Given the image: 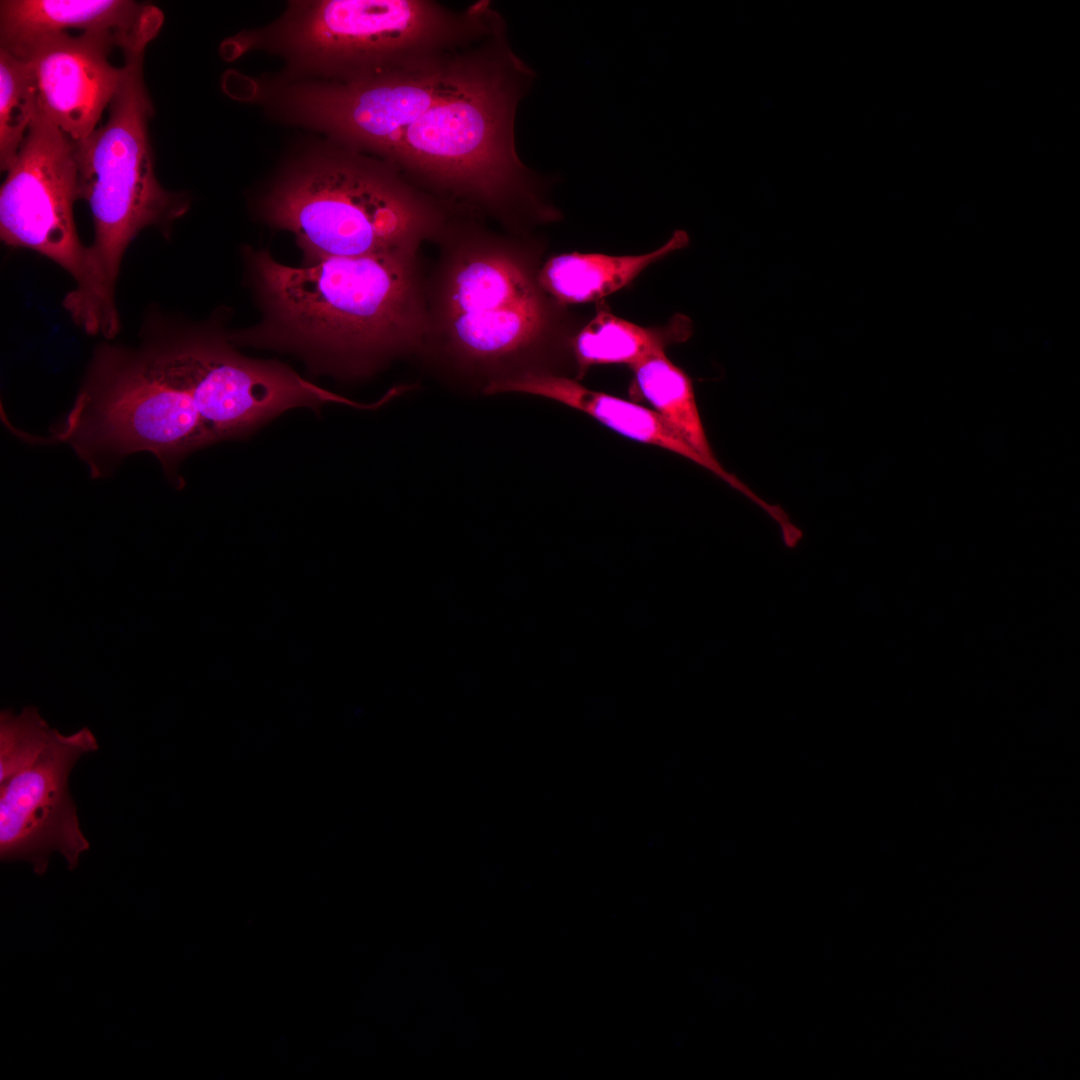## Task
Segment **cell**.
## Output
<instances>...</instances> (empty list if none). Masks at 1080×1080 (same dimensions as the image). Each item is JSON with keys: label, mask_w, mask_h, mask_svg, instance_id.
<instances>
[{"label": "cell", "mask_w": 1080, "mask_h": 1080, "mask_svg": "<svg viewBox=\"0 0 1080 1080\" xmlns=\"http://www.w3.org/2000/svg\"><path fill=\"white\" fill-rule=\"evenodd\" d=\"M631 369L636 391L678 436L708 462L711 472L777 520L782 508L763 500L716 459L700 416L692 381L669 360L664 350L647 356L632 365Z\"/></svg>", "instance_id": "cell-14"}, {"label": "cell", "mask_w": 1080, "mask_h": 1080, "mask_svg": "<svg viewBox=\"0 0 1080 1080\" xmlns=\"http://www.w3.org/2000/svg\"><path fill=\"white\" fill-rule=\"evenodd\" d=\"M114 47L100 36L59 32L8 51L30 65L42 112L70 140L79 142L97 128L121 83L123 65L116 67L108 58Z\"/></svg>", "instance_id": "cell-11"}, {"label": "cell", "mask_w": 1080, "mask_h": 1080, "mask_svg": "<svg viewBox=\"0 0 1080 1080\" xmlns=\"http://www.w3.org/2000/svg\"><path fill=\"white\" fill-rule=\"evenodd\" d=\"M97 748L87 728L69 736L54 729L51 740L33 763L0 783L2 861H28L41 876L50 854L58 851L70 870L78 866L79 856L89 849V842L79 827L68 777L77 760Z\"/></svg>", "instance_id": "cell-10"}, {"label": "cell", "mask_w": 1080, "mask_h": 1080, "mask_svg": "<svg viewBox=\"0 0 1080 1080\" xmlns=\"http://www.w3.org/2000/svg\"><path fill=\"white\" fill-rule=\"evenodd\" d=\"M38 91L27 61L0 48V167L6 172L38 111Z\"/></svg>", "instance_id": "cell-17"}, {"label": "cell", "mask_w": 1080, "mask_h": 1080, "mask_svg": "<svg viewBox=\"0 0 1080 1080\" xmlns=\"http://www.w3.org/2000/svg\"><path fill=\"white\" fill-rule=\"evenodd\" d=\"M246 253L264 317L230 335L232 344L291 350L316 369L358 375L422 336L414 248L303 267L281 264L265 250Z\"/></svg>", "instance_id": "cell-2"}, {"label": "cell", "mask_w": 1080, "mask_h": 1080, "mask_svg": "<svg viewBox=\"0 0 1080 1080\" xmlns=\"http://www.w3.org/2000/svg\"><path fill=\"white\" fill-rule=\"evenodd\" d=\"M79 198L75 143L40 108L0 189V236L57 263L76 282L64 299L74 322L90 334L119 328L118 311L98 284L89 247L78 236L73 206Z\"/></svg>", "instance_id": "cell-7"}, {"label": "cell", "mask_w": 1080, "mask_h": 1080, "mask_svg": "<svg viewBox=\"0 0 1080 1080\" xmlns=\"http://www.w3.org/2000/svg\"><path fill=\"white\" fill-rule=\"evenodd\" d=\"M0 722V783H3L37 759L54 729L49 728L33 707L24 708L18 715L3 711Z\"/></svg>", "instance_id": "cell-18"}, {"label": "cell", "mask_w": 1080, "mask_h": 1080, "mask_svg": "<svg viewBox=\"0 0 1080 1080\" xmlns=\"http://www.w3.org/2000/svg\"><path fill=\"white\" fill-rule=\"evenodd\" d=\"M489 1L454 10L432 0L294 2L270 28L232 43L281 52L299 71L343 79L488 33L501 19Z\"/></svg>", "instance_id": "cell-4"}, {"label": "cell", "mask_w": 1080, "mask_h": 1080, "mask_svg": "<svg viewBox=\"0 0 1080 1080\" xmlns=\"http://www.w3.org/2000/svg\"><path fill=\"white\" fill-rule=\"evenodd\" d=\"M536 72L514 51L501 19L488 33L343 79L276 92L281 116L378 157L448 205L495 216L550 218V178L515 145V119Z\"/></svg>", "instance_id": "cell-1"}, {"label": "cell", "mask_w": 1080, "mask_h": 1080, "mask_svg": "<svg viewBox=\"0 0 1080 1080\" xmlns=\"http://www.w3.org/2000/svg\"><path fill=\"white\" fill-rule=\"evenodd\" d=\"M487 395L518 392L558 401L593 417L615 432L681 455L709 470L711 467L652 409L604 392L576 380L539 372H525L488 382Z\"/></svg>", "instance_id": "cell-13"}, {"label": "cell", "mask_w": 1080, "mask_h": 1080, "mask_svg": "<svg viewBox=\"0 0 1080 1080\" xmlns=\"http://www.w3.org/2000/svg\"><path fill=\"white\" fill-rule=\"evenodd\" d=\"M447 206L392 164L336 143L290 165L262 212L294 234L308 265L415 248L442 227Z\"/></svg>", "instance_id": "cell-3"}, {"label": "cell", "mask_w": 1080, "mask_h": 1080, "mask_svg": "<svg viewBox=\"0 0 1080 1080\" xmlns=\"http://www.w3.org/2000/svg\"><path fill=\"white\" fill-rule=\"evenodd\" d=\"M445 319L453 352L467 363L493 368L539 340L546 312L518 260L482 252L464 258L450 273Z\"/></svg>", "instance_id": "cell-9"}, {"label": "cell", "mask_w": 1080, "mask_h": 1080, "mask_svg": "<svg viewBox=\"0 0 1080 1080\" xmlns=\"http://www.w3.org/2000/svg\"><path fill=\"white\" fill-rule=\"evenodd\" d=\"M689 236L676 230L658 249L641 255L612 256L573 252L549 259L537 276L538 286L558 302L597 301L633 281L648 266L686 247Z\"/></svg>", "instance_id": "cell-15"}, {"label": "cell", "mask_w": 1080, "mask_h": 1080, "mask_svg": "<svg viewBox=\"0 0 1080 1080\" xmlns=\"http://www.w3.org/2000/svg\"><path fill=\"white\" fill-rule=\"evenodd\" d=\"M144 54L124 55V73L105 124L75 143L79 198L90 208L94 240L88 246L99 286L111 303L122 258L146 227L165 228L188 202L158 182L148 122L153 106L143 78Z\"/></svg>", "instance_id": "cell-6"}, {"label": "cell", "mask_w": 1080, "mask_h": 1080, "mask_svg": "<svg viewBox=\"0 0 1080 1080\" xmlns=\"http://www.w3.org/2000/svg\"><path fill=\"white\" fill-rule=\"evenodd\" d=\"M162 23L156 6L130 0H2L0 48L74 29L108 39L123 55L144 54Z\"/></svg>", "instance_id": "cell-12"}, {"label": "cell", "mask_w": 1080, "mask_h": 1080, "mask_svg": "<svg viewBox=\"0 0 1080 1080\" xmlns=\"http://www.w3.org/2000/svg\"><path fill=\"white\" fill-rule=\"evenodd\" d=\"M153 363L191 395L211 444L244 438L283 412L327 403L376 409L392 398L362 404L323 389L274 360L241 355L223 334L212 330L182 333L145 349Z\"/></svg>", "instance_id": "cell-8"}, {"label": "cell", "mask_w": 1080, "mask_h": 1080, "mask_svg": "<svg viewBox=\"0 0 1080 1080\" xmlns=\"http://www.w3.org/2000/svg\"><path fill=\"white\" fill-rule=\"evenodd\" d=\"M45 442L66 443L103 477L124 457L148 451L177 481L184 457L211 444L190 393L146 352L103 344L62 424Z\"/></svg>", "instance_id": "cell-5"}, {"label": "cell", "mask_w": 1080, "mask_h": 1080, "mask_svg": "<svg viewBox=\"0 0 1080 1080\" xmlns=\"http://www.w3.org/2000/svg\"><path fill=\"white\" fill-rule=\"evenodd\" d=\"M572 348L578 375L582 377L596 365L627 364L631 367L664 350V339L655 330L600 310L574 337Z\"/></svg>", "instance_id": "cell-16"}]
</instances>
